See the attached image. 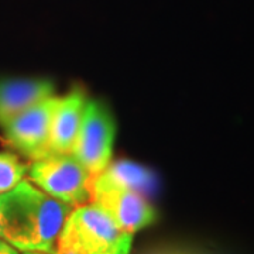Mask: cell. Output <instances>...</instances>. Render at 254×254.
Returning a JSON list of instances; mask_svg holds the SVG:
<instances>
[{
	"label": "cell",
	"mask_w": 254,
	"mask_h": 254,
	"mask_svg": "<svg viewBox=\"0 0 254 254\" xmlns=\"http://www.w3.org/2000/svg\"><path fill=\"white\" fill-rule=\"evenodd\" d=\"M1 195L4 213L1 239L21 252L54 254L58 235L73 208L47 195L28 180H21Z\"/></svg>",
	"instance_id": "obj_1"
},
{
	"label": "cell",
	"mask_w": 254,
	"mask_h": 254,
	"mask_svg": "<svg viewBox=\"0 0 254 254\" xmlns=\"http://www.w3.org/2000/svg\"><path fill=\"white\" fill-rule=\"evenodd\" d=\"M28 181L47 195L78 208L92 202V175L72 154H50L27 165Z\"/></svg>",
	"instance_id": "obj_2"
},
{
	"label": "cell",
	"mask_w": 254,
	"mask_h": 254,
	"mask_svg": "<svg viewBox=\"0 0 254 254\" xmlns=\"http://www.w3.org/2000/svg\"><path fill=\"white\" fill-rule=\"evenodd\" d=\"M122 233L106 209L89 202L71 210L58 235L54 254H98Z\"/></svg>",
	"instance_id": "obj_3"
},
{
	"label": "cell",
	"mask_w": 254,
	"mask_h": 254,
	"mask_svg": "<svg viewBox=\"0 0 254 254\" xmlns=\"http://www.w3.org/2000/svg\"><path fill=\"white\" fill-rule=\"evenodd\" d=\"M115 133L116 125L109 108L99 100L88 99L71 154L96 175L112 161Z\"/></svg>",
	"instance_id": "obj_4"
},
{
	"label": "cell",
	"mask_w": 254,
	"mask_h": 254,
	"mask_svg": "<svg viewBox=\"0 0 254 254\" xmlns=\"http://www.w3.org/2000/svg\"><path fill=\"white\" fill-rule=\"evenodd\" d=\"M57 103V96L47 98L7 122L1 127L6 145L31 161L48 155L51 123Z\"/></svg>",
	"instance_id": "obj_5"
},
{
	"label": "cell",
	"mask_w": 254,
	"mask_h": 254,
	"mask_svg": "<svg viewBox=\"0 0 254 254\" xmlns=\"http://www.w3.org/2000/svg\"><path fill=\"white\" fill-rule=\"evenodd\" d=\"M92 202L99 203L123 233H131L153 225L157 210L143 193L133 190L92 184Z\"/></svg>",
	"instance_id": "obj_6"
},
{
	"label": "cell",
	"mask_w": 254,
	"mask_h": 254,
	"mask_svg": "<svg viewBox=\"0 0 254 254\" xmlns=\"http://www.w3.org/2000/svg\"><path fill=\"white\" fill-rule=\"evenodd\" d=\"M86 100V95L82 89H73L66 96L58 98L51 123L48 155L72 153Z\"/></svg>",
	"instance_id": "obj_7"
},
{
	"label": "cell",
	"mask_w": 254,
	"mask_h": 254,
	"mask_svg": "<svg viewBox=\"0 0 254 254\" xmlns=\"http://www.w3.org/2000/svg\"><path fill=\"white\" fill-rule=\"evenodd\" d=\"M54 92L48 79H0V127Z\"/></svg>",
	"instance_id": "obj_8"
},
{
	"label": "cell",
	"mask_w": 254,
	"mask_h": 254,
	"mask_svg": "<svg viewBox=\"0 0 254 254\" xmlns=\"http://www.w3.org/2000/svg\"><path fill=\"white\" fill-rule=\"evenodd\" d=\"M92 184L133 190L145 196L154 187V175L150 170L133 161H110L103 171L93 175Z\"/></svg>",
	"instance_id": "obj_9"
},
{
	"label": "cell",
	"mask_w": 254,
	"mask_h": 254,
	"mask_svg": "<svg viewBox=\"0 0 254 254\" xmlns=\"http://www.w3.org/2000/svg\"><path fill=\"white\" fill-rule=\"evenodd\" d=\"M26 175L27 164L11 153H0V193L13 190Z\"/></svg>",
	"instance_id": "obj_10"
},
{
	"label": "cell",
	"mask_w": 254,
	"mask_h": 254,
	"mask_svg": "<svg viewBox=\"0 0 254 254\" xmlns=\"http://www.w3.org/2000/svg\"><path fill=\"white\" fill-rule=\"evenodd\" d=\"M131 246H133V235L122 233L108 249H105L103 252L98 254H130Z\"/></svg>",
	"instance_id": "obj_11"
},
{
	"label": "cell",
	"mask_w": 254,
	"mask_h": 254,
	"mask_svg": "<svg viewBox=\"0 0 254 254\" xmlns=\"http://www.w3.org/2000/svg\"><path fill=\"white\" fill-rule=\"evenodd\" d=\"M148 254H208L205 252H200V250H196V249H190V247H175V246H171V247H163V249H158V250H154L151 253Z\"/></svg>",
	"instance_id": "obj_12"
},
{
	"label": "cell",
	"mask_w": 254,
	"mask_h": 254,
	"mask_svg": "<svg viewBox=\"0 0 254 254\" xmlns=\"http://www.w3.org/2000/svg\"><path fill=\"white\" fill-rule=\"evenodd\" d=\"M0 254H20L17 249L13 245H10L9 242H6L4 239L0 237Z\"/></svg>",
	"instance_id": "obj_13"
},
{
	"label": "cell",
	"mask_w": 254,
	"mask_h": 254,
	"mask_svg": "<svg viewBox=\"0 0 254 254\" xmlns=\"http://www.w3.org/2000/svg\"><path fill=\"white\" fill-rule=\"evenodd\" d=\"M4 229V213H3V195L0 193V237L3 236Z\"/></svg>",
	"instance_id": "obj_14"
},
{
	"label": "cell",
	"mask_w": 254,
	"mask_h": 254,
	"mask_svg": "<svg viewBox=\"0 0 254 254\" xmlns=\"http://www.w3.org/2000/svg\"><path fill=\"white\" fill-rule=\"evenodd\" d=\"M23 254H48V253H43V252H23Z\"/></svg>",
	"instance_id": "obj_15"
}]
</instances>
